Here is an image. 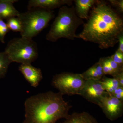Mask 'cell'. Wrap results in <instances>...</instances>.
Listing matches in <instances>:
<instances>
[{
    "mask_svg": "<svg viewBox=\"0 0 123 123\" xmlns=\"http://www.w3.org/2000/svg\"><path fill=\"white\" fill-rule=\"evenodd\" d=\"M87 20L76 38L94 43L102 49L118 43L119 37L123 34V19L105 1L98 0Z\"/></svg>",
    "mask_w": 123,
    "mask_h": 123,
    "instance_id": "1",
    "label": "cell"
},
{
    "mask_svg": "<svg viewBox=\"0 0 123 123\" xmlns=\"http://www.w3.org/2000/svg\"><path fill=\"white\" fill-rule=\"evenodd\" d=\"M63 95L51 91L33 95L25 101V119L22 123H56L65 119L72 106Z\"/></svg>",
    "mask_w": 123,
    "mask_h": 123,
    "instance_id": "2",
    "label": "cell"
},
{
    "mask_svg": "<svg viewBox=\"0 0 123 123\" xmlns=\"http://www.w3.org/2000/svg\"><path fill=\"white\" fill-rule=\"evenodd\" d=\"M84 23L77 15L74 6H62L46 36V39L52 42L62 38L74 40L76 37L77 29Z\"/></svg>",
    "mask_w": 123,
    "mask_h": 123,
    "instance_id": "3",
    "label": "cell"
},
{
    "mask_svg": "<svg viewBox=\"0 0 123 123\" xmlns=\"http://www.w3.org/2000/svg\"><path fill=\"white\" fill-rule=\"evenodd\" d=\"M55 17L54 12L37 7L28 9L17 17L21 25V37L33 39L48 25Z\"/></svg>",
    "mask_w": 123,
    "mask_h": 123,
    "instance_id": "4",
    "label": "cell"
},
{
    "mask_svg": "<svg viewBox=\"0 0 123 123\" xmlns=\"http://www.w3.org/2000/svg\"><path fill=\"white\" fill-rule=\"evenodd\" d=\"M12 62L31 64L38 56L37 46L32 39L14 38L8 43L4 51Z\"/></svg>",
    "mask_w": 123,
    "mask_h": 123,
    "instance_id": "5",
    "label": "cell"
},
{
    "mask_svg": "<svg viewBox=\"0 0 123 123\" xmlns=\"http://www.w3.org/2000/svg\"><path fill=\"white\" fill-rule=\"evenodd\" d=\"M85 81L80 74L63 72L53 76L52 85L63 95H79Z\"/></svg>",
    "mask_w": 123,
    "mask_h": 123,
    "instance_id": "6",
    "label": "cell"
},
{
    "mask_svg": "<svg viewBox=\"0 0 123 123\" xmlns=\"http://www.w3.org/2000/svg\"><path fill=\"white\" fill-rule=\"evenodd\" d=\"M100 80H86L79 95L86 100L99 106L103 97L107 93Z\"/></svg>",
    "mask_w": 123,
    "mask_h": 123,
    "instance_id": "7",
    "label": "cell"
},
{
    "mask_svg": "<svg viewBox=\"0 0 123 123\" xmlns=\"http://www.w3.org/2000/svg\"><path fill=\"white\" fill-rule=\"evenodd\" d=\"M106 118L114 121L121 117L123 114V101L111 95L109 93L103 97L98 106Z\"/></svg>",
    "mask_w": 123,
    "mask_h": 123,
    "instance_id": "8",
    "label": "cell"
},
{
    "mask_svg": "<svg viewBox=\"0 0 123 123\" xmlns=\"http://www.w3.org/2000/svg\"><path fill=\"white\" fill-rule=\"evenodd\" d=\"M19 70L31 86L36 88L43 79L42 70L31 65V64H21Z\"/></svg>",
    "mask_w": 123,
    "mask_h": 123,
    "instance_id": "9",
    "label": "cell"
},
{
    "mask_svg": "<svg viewBox=\"0 0 123 123\" xmlns=\"http://www.w3.org/2000/svg\"><path fill=\"white\" fill-rule=\"evenodd\" d=\"M72 0H30L28 2V9L33 7L52 10L60 8L65 5L69 6L72 4Z\"/></svg>",
    "mask_w": 123,
    "mask_h": 123,
    "instance_id": "10",
    "label": "cell"
},
{
    "mask_svg": "<svg viewBox=\"0 0 123 123\" xmlns=\"http://www.w3.org/2000/svg\"><path fill=\"white\" fill-rule=\"evenodd\" d=\"M17 0H0V18L7 20L10 18L17 17L20 13L14 6Z\"/></svg>",
    "mask_w": 123,
    "mask_h": 123,
    "instance_id": "11",
    "label": "cell"
},
{
    "mask_svg": "<svg viewBox=\"0 0 123 123\" xmlns=\"http://www.w3.org/2000/svg\"><path fill=\"white\" fill-rule=\"evenodd\" d=\"M74 1L77 15L82 20H88L89 11L98 2V0H76Z\"/></svg>",
    "mask_w": 123,
    "mask_h": 123,
    "instance_id": "12",
    "label": "cell"
},
{
    "mask_svg": "<svg viewBox=\"0 0 123 123\" xmlns=\"http://www.w3.org/2000/svg\"><path fill=\"white\" fill-rule=\"evenodd\" d=\"M60 123H98L93 116L88 112H74L69 115L65 120Z\"/></svg>",
    "mask_w": 123,
    "mask_h": 123,
    "instance_id": "13",
    "label": "cell"
},
{
    "mask_svg": "<svg viewBox=\"0 0 123 123\" xmlns=\"http://www.w3.org/2000/svg\"><path fill=\"white\" fill-rule=\"evenodd\" d=\"M80 75L85 80H99L104 76H105L99 61L85 72L80 74Z\"/></svg>",
    "mask_w": 123,
    "mask_h": 123,
    "instance_id": "14",
    "label": "cell"
},
{
    "mask_svg": "<svg viewBox=\"0 0 123 123\" xmlns=\"http://www.w3.org/2000/svg\"><path fill=\"white\" fill-rule=\"evenodd\" d=\"M100 81L104 90L109 93H112L117 88L121 87L118 81L114 78H110L104 76Z\"/></svg>",
    "mask_w": 123,
    "mask_h": 123,
    "instance_id": "15",
    "label": "cell"
},
{
    "mask_svg": "<svg viewBox=\"0 0 123 123\" xmlns=\"http://www.w3.org/2000/svg\"><path fill=\"white\" fill-rule=\"evenodd\" d=\"M11 63L12 61L4 51L0 52V79L5 76Z\"/></svg>",
    "mask_w": 123,
    "mask_h": 123,
    "instance_id": "16",
    "label": "cell"
},
{
    "mask_svg": "<svg viewBox=\"0 0 123 123\" xmlns=\"http://www.w3.org/2000/svg\"><path fill=\"white\" fill-rule=\"evenodd\" d=\"M6 20V24L10 30L14 32H19L20 33L21 32V25L20 21L17 17L10 18Z\"/></svg>",
    "mask_w": 123,
    "mask_h": 123,
    "instance_id": "17",
    "label": "cell"
},
{
    "mask_svg": "<svg viewBox=\"0 0 123 123\" xmlns=\"http://www.w3.org/2000/svg\"><path fill=\"white\" fill-rule=\"evenodd\" d=\"M104 58L108 64L112 68V70L114 72L115 74L114 76L116 75V74H118L119 73L123 72V67L119 66L115 62L113 61L111 56L104 57Z\"/></svg>",
    "mask_w": 123,
    "mask_h": 123,
    "instance_id": "18",
    "label": "cell"
},
{
    "mask_svg": "<svg viewBox=\"0 0 123 123\" xmlns=\"http://www.w3.org/2000/svg\"><path fill=\"white\" fill-rule=\"evenodd\" d=\"M10 31L6 23L0 18V41L2 43H5V36Z\"/></svg>",
    "mask_w": 123,
    "mask_h": 123,
    "instance_id": "19",
    "label": "cell"
},
{
    "mask_svg": "<svg viewBox=\"0 0 123 123\" xmlns=\"http://www.w3.org/2000/svg\"><path fill=\"white\" fill-rule=\"evenodd\" d=\"M111 56L112 60L118 65L123 67V53L117 50L114 54Z\"/></svg>",
    "mask_w": 123,
    "mask_h": 123,
    "instance_id": "20",
    "label": "cell"
},
{
    "mask_svg": "<svg viewBox=\"0 0 123 123\" xmlns=\"http://www.w3.org/2000/svg\"><path fill=\"white\" fill-rule=\"evenodd\" d=\"M111 4L116 9L117 11L120 13L123 12V0H109Z\"/></svg>",
    "mask_w": 123,
    "mask_h": 123,
    "instance_id": "21",
    "label": "cell"
},
{
    "mask_svg": "<svg viewBox=\"0 0 123 123\" xmlns=\"http://www.w3.org/2000/svg\"><path fill=\"white\" fill-rule=\"evenodd\" d=\"M111 95L121 101H123V88L119 87L113 92L110 93Z\"/></svg>",
    "mask_w": 123,
    "mask_h": 123,
    "instance_id": "22",
    "label": "cell"
},
{
    "mask_svg": "<svg viewBox=\"0 0 123 123\" xmlns=\"http://www.w3.org/2000/svg\"><path fill=\"white\" fill-rule=\"evenodd\" d=\"M113 78H115L118 82L120 86L123 88V71L116 74Z\"/></svg>",
    "mask_w": 123,
    "mask_h": 123,
    "instance_id": "23",
    "label": "cell"
},
{
    "mask_svg": "<svg viewBox=\"0 0 123 123\" xmlns=\"http://www.w3.org/2000/svg\"><path fill=\"white\" fill-rule=\"evenodd\" d=\"M119 46L118 50L123 53V34H122L119 37L118 39Z\"/></svg>",
    "mask_w": 123,
    "mask_h": 123,
    "instance_id": "24",
    "label": "cell"
}]
</instances>
